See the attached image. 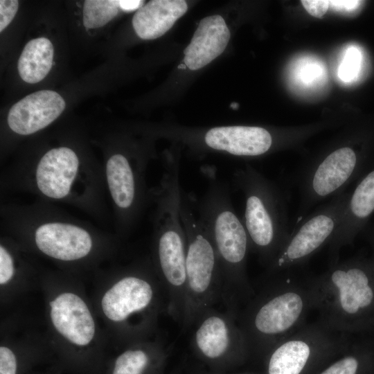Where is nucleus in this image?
<instances>
[{
	"label": "nucleus",
	"mask_w": 374,
	"mask_h": 374,
	"mask_svg": "<svg viewBox=\"0 0 374 374\" xmlns=\"http://www.w3.org/2000/svg\"><path fill=\"white\" fill-rule=\"evenodd\" d=\"M264 278L239 312L237 322L250 355L265 357L307 323V317L314 310V298L310 276H299L294 271Z\"/></svg>",
	"instance_id": "1"
},
{
	"label": "nucleus",
	"mask_w": 374,
	"mask_h": 374,
	"mask_svg": "<svg viewBox=\"0 0 374 374\" xmlns=\"http://www.w3.org/2000/svg\"><path fill=\"white\" fill-rule=\"evenodd\" d=\"M10 181L44 202L70 204L100 219L105 215L103 168L84 161L71 148L48 150L35 163L11 170Z\"/></svg>",
	"instance_id": "2"
},
{
	"label": "nucleus",
	"mask_w": 374,
	"mask_h": 374,
	"mask_svg": "<svg viewBox=\"0 0 374 374\" xmlns=\"http://www.w3.org/2000/svg\"><path fill=\"white\" fill-rule=\"evenodd\" d=\"M311 283L314 310L326 327L350 335L374 330V261L339 260Z\"/></svg>",
	"instance_id": "3"
},
{
	"label": "nucleus",
	"mask_w": 374,
	"mask_h": 374,
	"mask_svg": "<svg viewBox=\"0 0 374 374\" xmlns=\"http://www.w3.org/2000/svg\"><path fill=\"white\" fill-rule=\"evenodd\" d=\"M199 211L216 253L222 303L224 310L238 317L256 292L247 274L250 244L247 231L232 206L228 191L215 181L210 186Z\"/></svg>",
	"instance_id": "4"
},
{
	"label": "nucleus",
	"mask_w": 374,
	"mask_h": 374,
	"mask_svg": "<svg viewBox=\"0 0 374 374\" xmlns=\"http://www.w3.org/2000/svg\"><path fill=\"white\" fill-rule=\"evenodd\" d=\"M234 181L244 195L242 222L250 251L267 268L290 233L287 198L275 183L252 168L238 170Z\"/></svg>",
	"instance_id": "5"
},
{
	"label": "nucleus",
	"mask_w": 374,
	"mask_h": 374,
	"mask_svg": "<svg viewBox=\"0 0 374 374\" xmlns=\"http://www.w3.org/2000/svg\"><path fill=\"white\" fill-rule=\"evenodd\" d=\"M4 226L30 235L36 248L53 259L73 262L88 256L93 247L91 225L46 202L3 209Z\"/></svg>",
	"instance_id": "6"
},
{
	"label": "nucleus",
	"mask_w": 374,
	"mask_h": 374,
	"mask_svg": "<svg viewBox=\"0 0 374 374\" xmlns=\"http://www.w3.org/2000/svg\"><path fill=\"white\" fill-rule=\"evenodd\" d=\"M180 213L186 238V290L184 330L206 310L222 303V286L214 245L182 191Z\"/></svg>",
	"instance_id": "7"
},
{
	"label": "nucleus",
	"mask_w": 374,
	"mask_h": 374,
	"mask_svg": "<svg viewBox=\"0 0 374 374\" xmlns=\"http://www.w3.org/2000/svg\"><path fill=\"white\" fill-rule=\"evenodd\" d=\"M193 327L192 351L209 370L226 373L250 356L237 317L231 312L209 308Z\"/></svg>",
	"instance_id": "8"
},
{
	"label": "nucleus",
	"mask_w": 374,
	"mask_h": 374,
	"mask_svg": "<svg viewBox=\"0 0 374 374\" xmlns=\"http://www.w3.org/2000/svg\"><path fill=\"white\" fill-rule=\"evenodd\" d=\"M353 339L318 320L306 323L265 356L266 374H303L312 362L346 351Z\"/></svg>",
	"instance_id": "9"
},
{
	"label": "nucleus",
	"mask_w": 374,
	"mask_h": 374,
	"mask_svg": "<svg viewBox=\"0 0 374 374\" xmlns=\"http://www.w3.org/2000/svg\"><path fill=\"white\" fill-rule=\"evenodd\" d=\"M348 196L343 193L307 215L290 232L275 259L266 268L265 277L296 271L328 245L340 224Z\"/></svg>",
	"instance_id": "10"
},
{
	"label": "nucleus",
	"mask_w": 374,
	"mask_h": 374,
	"mask_svg": "<svg viewBox=\"0 0 374 374\" xmlns=\"http://www.w3.org/2000/svg\"><path fill=\"white\" fill-rule=\"evenodd\" d=\"M159 292L153 282L142 275L128 274L120 278L105 294L102 308L114 322H124L135 314L159 312Z\"/></svg>",
	"instance_id": "11"
},
{
	"label": "nucleus",
	"mask_w": 374,
	"mask_h": 374,
	"mask_svg": "<svg viewBox=\"0 0 374 374\" xmlns=\"http://www.w3.org/2000/svg\"><path fill=\"white\" fill-rule=\"evenodd\" d=\"M65 108V101L57 92L42 90L30 93L10 109L9 128L20 136H28L46 127Z\"/></svg>",
	"instance_id": "12"
},
{
	"label": "nucleus",
	"mask_w": 374,
	"mask_h": 374,
	"mask_svg": "<svg viewBox=\"0 0 374 374\" xmlns=\"http://www.w3.org/2000/svg\"><path fill=\"white\" fill-rule=\"evenodd\" d=\"M206 145L231 154L256 157L268 153L274 140L267 129L258 126H222L210 129L204 135Z\"/></svg>",
	"instance_id": "13"
},
{
	"label": "nucleus",
	"mask_w": 374,
	"mask_h": 374,
	"mask_svg": "<svg viewBox=\"0 0 374 374\" xmlns=\"http://www.w3.org/2000/svg\"><path fill=\"white\" fill-rule=\"evenodd\" d=\"M51 318L56 330L71 343L86 346L95 334V323L84 301L73 293H63L50 302Z\"/></svg>",
	"instance_id": "14"
},
{
	"label": "nucleus",
	"mask_w": 374,
	"mask_h": 374,
	"mask_svg": "<svg viewBox=\"0 0 374 374\" xmlns=\"http://www.w3.org/2000/svg\"><path fill=\"white\" fill-rule=\"evenodd\" d=\"M230 36V31L220 15L202 19L184 51V64L193 71L204 67L223 53Z\"/></svg>",
	"instance_id": "15"
},
{
	"label": "nucleus",
	"mask_w": 374,
	"mask_h": 374,
	"mask_svg": "<svg viewBox=\"0 0 374 374\" xmlns=\"http://www.w3.org/2000/svg\"><path fill=\"white\" fill-rule=\"evenodd\" d=\"M188 10L184 0H152L133 16L132 26L143 39H154L164 35Z\"/></svg>",
	"instance_id": "16"
},
{
	"label": "nucleus",
	"mask_w": 374,
	"mask_h": 374,
	"mask_svg": "<svg viewBox=\"0 0 374 374\" xmlns=\"http://www.w3.org/2000/svg\"><path fill=\"white\" fill-rule=\"evenodd\" d=\"M54 50L51 42L46 37L29 41L18 60L21 78L30 84L42 80L53 66Z\"/></svg>",
	"instance_id": "17"
},
{
	"label": "nucleus",
	"mask_w": 374,
	"mask_h": 374,
	"mask_svg": "<svg viewBox=\"0 0 374 374\" xmlns=\"http://www.w3.org/2000/svg\"><path fill=\"white\" fill-rule=\"evenodd\" d=\"M168 355L159 345L127 349L116 358L112 374H160Z\"/></svg>",
	"instance_id": "18"
},
{
	"label": "nucleus",
	"mask_w": 374,
	"mask_h": 374,
	"mask_svg": "<svg viewBox=\"0 0 374 374\" xmlns=\"http://www.w3.org/2000/svg\"><path fill=\"white\" fill-rule=\"evenodd\" d=\"M366 334L353 339L347 353L319 374H359L362 362L374 354V337Z\"/></svg>",
	"instance_id": "19"
},
{
	"label": "nucleus",
	"mask_w": 374,
	"mask_h": 374,
	"mask_svg": "<svg viewBox=\"0 0 374 374\" xmlns=\"http://www.w3.org/2000/svg\"><path fill=\"white\" fill-rule=\"evenodd\" d=\"M119 1L87 0L83 6V24L87 28L105 26L118 12Z\"/></svg>",
	"instance_id": "20"
},
{
	"label": "nucleus",
	"mask_w": 374,
	"mask_h": 374,
	"mask_svg": "<svg viewBox=\"0 0 374 374\" xmlns=\"http://www.w3.org/2000/svg\"><path fill=\"white\" fill-rule=\"evenodd\" d=\"M15 265L12 254L3 244L0 245V283H8L15 275Z\"/></svg>",
	"instance_id": "21"
},
{
	"label": "nucleus",
	"mask_w": 374,
	"mask_h": 374,
	"mask_svg": "<svg viewBox=\"0 0 374 374\" xmlns=\"http://www.w3.org/2000/svg\"><path fill=\"white\" fill-rule=\"evenodd\" d=\"M19 7L17 0L0 1V32H2L12 21Z\"/></svg>",
	"instance_id": "22"
},
{
	"label": "nucleus",
	"mask_w": 374,
	"mask_h": 374,
	"mask_svg": "<svg viewBox=\"0 0 374 374\" xmlns=\"http://www.w3.org/2000/svg\"><path fill=\"white\" fill-rule=\"evenodd\" d=\"M359 53L351 48L346 54L344 63L339 71V76L344 80H349L353 77L357 71L359 66Z\"/></svg>",
	"instance_id": "23"
},
{
	"label": "nucleus",
	"mask_w": 374,
	"mask_h": 374,
	"mask_svg": "<svg viewBox=\"0 0 374 374\" xmlns=\"http://www.w3.org/2000/svg\"><path fill=\"white\" fill-rule=\"evenodd\" d=\"M17 361L13 352L6 346L0 347V374H15Z\"/></svg>",
	"instance_id": "24"
},
{
	"label": "nucleus",
	"mask_w": 374,
	"mask_h": 374,
	"mask_svg": "<svg viewBox=\"0 0 374 374\" xmlns=\"http://www.w3.org/2000/svg\"><path fill=\"white\" fill-rule=\"evenodd\" d=\"M301 2L308 13L318 18L323 17L330 7L329 1L326 0H303Z\"/></svg>",
	"instance_id": "25"
},
{
	"label": "nucleus",
	"mask_w": 374,
	"mask_h": 374,
	"mask_svg": "<svg viewBox=\"0 0 374 374\" xmlns=\"http://www.w3.org/2000/svg\"><path fill=\"white\" fill-rule=\"evenodd\" d=\"M359 1H329L330 6L338 10H350L355 9Z\"/></svg>",
	"instance_id": "26"
},
{
	"label": "nucleus",
	"mask_w": 374,
	"mask_h": 374,
	"mask_svg": "<svg viewBox=\"0 0 374 374\" xmlns=\"http://www.w3.org/2000/svg\"><path fill=\"white\" fill-rule=\"evenodd\" d=\"M144 1L141 0H119V8L125 12L139 10L143 5Z\"/></svg>",
	"instance_id": "27"
},
{
	"label": "nucleus",
	"mask_w": 374,
	"mask_h": 374,
	"mask_svg": "<svg viewBox=\"0 0 374 374\" xmlns=\"http://www.w3.org/2000/svg\"><path fill=\"white\" fill-rule=\"evenodd\" d=\"M194 374H228L225 372H219V371H214L211 370L208 371H201L199 372H196ZM238 374H250V373H238Z\"/></svg>",
	"instance_id": "28"
},
{
	"label": "nucleus",
	"mask_w": 374,
	"mask_h": 374,
	"mask_svg": "<svg viewBox=\"0 0 374 374\" xmlns=\"http://www.w3.org/2000/svg\"><path fill=\"white\" fill-rule=\"evenodd\" d=\"M230 106H231V107L232 109H238L239 105H238V103H232L231 104Z\"/></svg>",
	"instance_id": "29"
},
{
	"label": "nucleus",
	"mask_w": 374,
	"mask_h": 374,
	"mask_svg": "<svg viewBox=\"0 0 374 374\" xmlns=\"http://www.w3.org/2000/svg\"><path fill=\"white\" fill-rule=\"evenodd\" d=\"M186 67H187V66H186V65L184 63V64H180L177 66L178 69H186Z\"/></svg>",
	"instance_id": "30"
}]
</instances>
